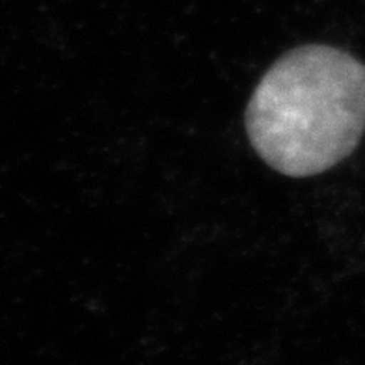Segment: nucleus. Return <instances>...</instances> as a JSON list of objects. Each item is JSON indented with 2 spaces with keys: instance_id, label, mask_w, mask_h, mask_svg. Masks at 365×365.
Masks as SVG:
<instances>
[{
  "instance_id": "obj_1",
  "label": "nucleus",
  "mask_w": 365,
  "mask_h": 365,
  "mask_svg": "<svg viewBox=\"0 0 365 365\" xmlns=\"http://www.w3.org/2000/svg\"><path fill=\"white\" fill-rule=\"evenodd\" d=\"M246 130L261 159L289 178L341 163L365 130V66L327 45L279 58L255 88Z\"/></svg>"
}]
</instances>
